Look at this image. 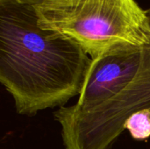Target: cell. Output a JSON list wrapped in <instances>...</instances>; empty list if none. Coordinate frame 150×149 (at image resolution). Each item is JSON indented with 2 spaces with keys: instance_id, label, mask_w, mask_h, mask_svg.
<instances>
[{
  "instance_id": "obj_4",
  "label": "cell",
  "mask_w": 150,
  "mask_h": 149,
  "mask_svg": "<svg viewBox=\"0 0 150 149\" xmlns=\"http://www.w3.org/2000/svg\"><path fill=\"white\" fill-rule=\"evenodd\" d=\"M124 128L136 141H146L150 137V109L134 112L127 119Z\"/></svg>"
},
{
  "instance_id": "obj_1",
  "label": "cell",
  "mask_w": 150,
  "mask_h": 149,
  "mask_svg": "<svg viewBox=\"0 0 150 149\" xmlns=\"http://www.w3.org/2000/svg\"><path fill=\"white\" fill-rule=\"evenodd\" d=\"M91 62L78 44L41 28L33 5L0 0V82L18 114L65 106L80 95Z\"/></svg>"
},
{
  "instance_id": "obj_3",
  "label": "cell",
  "mask_w": 150,
  "mask_h": 149,
  "mask_svg": "<svg viewBox=\"0 0 150 149\" xmlns=\"http://www.w3.org/2000/svg\"><path fill=\"white\" fill-rule=\"evenodd\" d=\"M147 47H120L92 59L77 102L71 106L88 111L123 91L138 74Z\"/></svg>"
},
{
  "instance_id": "obj_5",
  "label": "cell",
  "mask_w": 150,
  "mask_h": 149,
  "mask_svg": "<svg viewBox=\"0 0 150 149\" xmlns=\"http://www.w3.org/2000/svg\"><path fill=\"white\" fill-rule=\"evenodd\" d=\"M20 3H23V4H30V5H35L37 4L38 3L41 2L42 0H17Z\"/></svg>"
},
{
  "instance_id": "obj_2",
  "label": "cell",
  "mask_w": 150,
  "mask_h": 149,
  "mask_svg": "<svg viewBox=\"0 0 150 149\" xmlns=\"http://www.w3.org/2000/svg\"><path fill=\"white\" fill-rule=\"evenodd\" d=\"M33 6L41 28L70 39L91 59L150 46V19L135 0H42Z\"/></svg>"
}]
</instances>
